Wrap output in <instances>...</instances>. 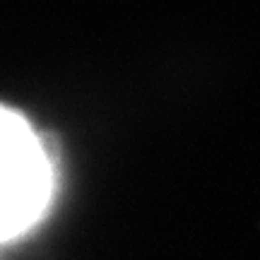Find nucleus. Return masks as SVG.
Instances as JSON below:
<instances>
[{
	"label": "nucleus",
	"mask_w": 260,
	"mask_h": 260,
	"mask_svg": "<svg viewBox=\"0 0 260 260\" xmlns=\"http://www.w3.org/2000/svg\"><path fill=\"white\" fill-rule=\"evenodd\" d=\"M53 188L46 140L19 111L0 104V246L24 236L46 214Z\"/></svg>",
	"instance_id": "obj_1"
}]
</instances>
